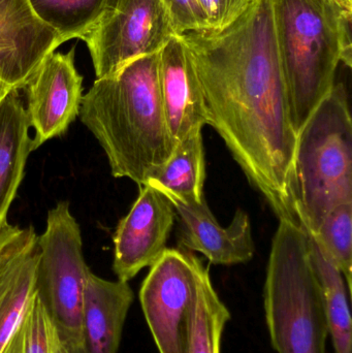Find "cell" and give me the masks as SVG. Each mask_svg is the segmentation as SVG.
<instances>
[{
  "label": "cell",
  "mask_w": 352,
  "mask_h": 353,
  "mask_svg": "<svg viewBox=\"0 0 352 353\" xmlns=\"http://www.w3.org/2000/svg\"><path fill=\"white\" fill-rule=\"evenodd\" d=\"M176 34L161 0H107L82 37L96 79L107 78L142 56L158 53Z\"/></svg>",
  "instance_id": "8"
},
{
  "label": "cell",
  "mask_w": 352,
  "mask_h": 353,
  "mask_svg": "<svg viewBox=\"0 0 352 353\" xmlns=\"http://www.w3.org/2000/svg\"><path fill=\"white\" fill-rule=\"evenodd\" d=\"M10 90V88H8V87L6 86V84H3V83L0 82V101H2V99L6 97V93Z\"/></svg>",
  "instance_id": "28"
},
{
  "label": "cell",
  "mask_w": 352,
  "mask_h": 353,
  "mask_svg": "<svg viewBox=\"0 0 352 353\" xmlns=\"http://www.w3.org/2000/svg\"><path fill=\"white\" fill-rule=\"evenodd\" d=\"M134 294L128 282L89 272L81 311L83 353H117Z\"/></svg>",
  "instance_id": "15"
},
{
  "label": "cell",
  "mask_w": 352,
  "mask_h": 353,
  "mask_svg": "<svg viewBox=\"0 0 352 353\" xmlns=\"http://www.w3.org/2000/svg\"><path fill=\"white\" fill-rule=\"evenodd\" d=\"M19 89H10L0 101V234L8 225V214L24 176L32 151L28 116Z\"/></svg>",
  "instance_id": "16"
},
{
  "label": "cell",
  "mask_w": 352,
  "mask_h": 353,
  "mask_svg": "<svg viewBox=\"0 0 352 353\" xmlns=\"http://www.w3.org/2000/svg\"><path fill=\"white\" fill-rule=\"evenodd\" d=\"M180 37L200 82L208 125L218 132L279 220L303 228L295 176L298 134L272 0H256L220 30Z\"/></svg>",
  "instance_id": "1"
},
{
  "label": "cell",
  "mask_w": 352,
  "mask_h": 353,
  "mask_svg": "<svg viewBox=\"0 0 352 353\" xmlns=\"http://www.w3.org/2000/svg\"><path fill=\"white\" fill-rule=\"evenodd\" d=\"M43 23L59 35L61 43L82 39L95 24L107 0H28Z\"/></svg>",
  "instance_id": "20"
},
{
  "label": "cell",
  "mask_w": 352,
  "mask_h": 353,
  "mask_svg": "<svg viewBox=\"0 0 352 353\" xmlns=\"http://www.w3.org/2000/svg\"><path fill=\"white\" fill-rule=\"evenodd\" d=\"M206 178L202 130L178 143L165 165L147 184L156 188L172 203H200L204 201Z\"/></svg>",
  "instance_id": "17"
},
{
  "label": "cell",
  "mask_w": 352,
  "mask_h": 353,
  "mask_svg": "<svg viewBox=\"0 0 352 353\" xmlns=\"http://www.w3.org/2000/svg\"><path fill=\"white\" fill-rule=\"evenodd\" d=\"M256 0H198L208 20L209 30H220L237 20Z\"/></svg>",
  "instance_id": "24"
},
{
  "label": "cell",
  "mask_w": 352,
  "mask_h": 353,
  "mask_svg": "<svg viewBox=\"0 0 352 353\" xmlns=\"http://www.w3.org/2000/svg\"><path fill=\"white\" fill-rule=\"evenodd\" d=\"M159 53L96 79L83 95L79 114L105 151L112 175L140 187L156 175L177 146L163 110Z\"/></svg>",
  "instance_id": "2"
},
{
  "label": "cell",
  "mask_w": 352,
  "mask_h": 353,
  "mask_svg": "<svg viewBox=\"0 0 352 353\" xmlns=\"http://www.w3.org/2000/svg\"><path fill=\"white\" fill-rule=\"evenodd\" d=\"M209 270L183 249L167 248L140 290L141 306L159 353H185L198 290Z\"/></svg>",
  "instance_id": "7"
},
{
  "label": "cell",
  "mask_w": 352,
  "mask_h": 353,
  "mask_svg": "<svg viewBox=\"0 0 352 353\" xmlns=\"http://www.w3.org/2000/svg\"><path fill=\"white\" fill-rule=\"evenodd\" d=\"M340 270L351 290L352 276V203L335 208L318 230L309 234Z\"/></svg>",
  "instance_id": "21"
},
{
  "label": "cell",
  "mask_w": 352,
  "mask_h": 353,
  "mask_svg": "<svg viewBox=\"0 0 352 353\" xmlns=\"http://www.w3.org/2000/svg\"><path fill=\"white\" fill-rule=\"evenodd\" d=\"M173 203L151 185L141 186L130 211L114 234V273L128 282L143 269L154 265L167 250L175 220Z\"/></svg>",
  "instance_id": "10"
},
{
  "label": "cell",
  "mask_w": 352,
  "mask_h": 353,
  "mask_svg": "<svg viewBox=\"0 0 352 353\" xmlns=\"http://www.w3.org/2000/svg\"><path fill=\"white\" fill-rule=\"evenodd\" d=\"M62 43L35 14L28 0H0V82L24 88L43 60Z\"/></svg>",
  "instance_id": "11"
},
{
  "label": "cell",
  "mask_w": 352,
  "mask_h": 353,
  "mask_svg": "<svg viewBox=\"0 0 352 353\" xmlns=\"http://www.w3.org/2000/svg\"><path fill=\"white\" fill-rule=\"evenodd\" d=\"M161 99L176 144L208 125L206 105L187 48L174 35L159 53Z\"/></svg>",
  "instance_id": "13"
},
{
  "label": "cell",
  "mask_w": 352,
  "mask_h": 353,
  "mask_svg": "<svg viewBox=\"0 0 352 353\" xmlns=\"http://www.w3.org/2000/svg\"><path fill=\"white\" fill-rule=\"evenodd\" d=\"M167 8L176 34L209 30L206 14L198 0H161Z\"/></svg>",
  "instance_id": "23"
},
{
  "label": "cell",
  "mask_w": 352,
  "mask_h": 353,
  "mask_svg": "<svg viewBox=\"0 0 352 353\" xmlns=\"http://www.w3.org/2000/svg\"><path fill=\"white\" fill-rule=\"evenodd\" d=\"M309 236L310 259L322 292L328 319L329 335L332 338L335 353H351L352 321L347 285L340 270L327 256L313 238Z\"/></svg>",
  "instance_id": "18"
},
{
  "label": "cell",
  "mask_w": 352,
  "mask_h": 353,
  "mask_svg": "<svg viewBox=\"0 0 352 353\" xmlns=\"http://www.w3.org/2000/svg\"><path fill=\"white\" fill-rule=\"evenodd\" d=\"M19 353H55L58 333L35 294L18 331Z\"/></svg>",
  "instance_id": "22"
},
{
  "label": "cell",
  "mask_w": 352,
  "mask_h": 353,
  "mask_svg": "<svg viewBox=\"0 0 352 353\" xmlns=\"http://www.w3.org/2000/svg\"><path fill=\"white\" fill-rule=\"evenodd\" d=\"M4 353H19L18 332H17V334L16 335H14V337L12 338V342H10V345H8V347L6 348V352Z\"/></svg>",
  "instance_id": "26"
},
{
  "label": "cell",
  "mask_w": 352,
  "mask_h": 353,
  "mask_svg": "<svg viewBox=\"0 0 352 353\" xmlns=\"http://www.w3.org/2000/svg\"><path fill=\"white\" fill-rule=\"evenodd\" d=\"M55 353H83L82 348L74 345L70 342L60 339L58 336L57 345H56Z\"/></svg>",
  "instance_id": "25"
},
{
  "label": "cell",
  "mask_w": 352,
  "mask_h": 353,
  "mask_svg": "<svg viewBox=\"0 0 352 353\" xmlns=\"http://www.w3.org/2000/svg\"><path fill=\"white\" fill-rule=\"evenodd\" d=\"M74 49L52 53L22 90L29 125L35 130L33 148L63 136L80 114L83 77L74 63Z\"/></svg>",
  "instance_id": "9"
},
{
  "label": "cell",
  "mask_w": 352,
  "mask_h": 353,
  "mask_svg": "<svg viewBox=\"0 0 352 353\" xmlns=\"http://www.w3.org/2000/svg\"><path fill=\"white\" fill-rule=\"evenodd\" d=\"M37 238L32 226L10 224L0 234V353L6 352L35 296Z\"/></svg>",
  "instance_id": "12"
},
{
  "label": "cell",
  "mask_w": 352,
  "mask_h": 353,
  "mask_svg": "<svg viewBox=\"0 0 352 353\" xmlns=\"http://www.w3.org/2000/svg\"><path fill=\"white\" fill-rule=\"evenodd\" d=\"M343 8L352 14V0H337Z\"/></svg>",
  "instance_id": "27"
},
{
  "label": "cell",
  "mask_w": 352,
  "mask_h": 353,
  "mask_svg": "<svg viewBox=\"0 0 352 353\" xmlns=\"http://www.w3.org/2000/svg\"><path fill=\"white\" fill-rule=\"evenodd\" d=\"M231 313L217 294L210 274L203 278L198 290L185 353H220L221 337Z\"/></svg>",
  "instance_id": "19"
},
{
  "label": "cell",
  "mask_w": 352,
  "mask_h": 353,
  "mask_svg": "<svg viewBox=\"0 0 352 353\" xmlns=\"http://www.w3.org/2000/svg\"><path fill=\"white\" fill-rule=\"evenodd\" d=\"M37 246L35 294L60 339L81 347L83 294L91 270L83 254L80 225L70 213L68 201H60L50 210Z\"/></svg>",
  "instance_id": "6"
},
{
  "label": "cell",
  "mask_w": 352,
  "mask_h": 353,
  "mask_svg": "<svg viewBox=\"0 0 352 353\" xmlns=\"http://www.w3.org/2000/svg\"><path fill=\"white\" fill-rule=\"evenodd\" d=\"M281 68L297 134L351 66V12L337 0H272Z\"/></svg>",
  "instance_id": "3"
},
{
  "label": "cell",
  "mask_w": 352,
  "mask_h": 353,
  "mask_svg": "<svg viewBox=\"0 0 352 353\" xmlns=\"http://www.w3.org/2000/svg\"><path fill=\"white\" fill-rule=\"evenodd\" d=\"M265 284L271 343L278 353H326L328 319L305 228L279 220Z\"/></svg>",
  "instance_id": "4"
},
{
  "label": "cell",
  "mask_w": 352,
  "mask_h": 353,
  "mask_svg": "<svg viewBox=\"0 0 352 353\" xmlns=\"http://www.w3.org/2000/svg\"><path fill=\"white\" fill-rule=\"evenodd\" d=\"M295 176L302 224L314 234L338 205L352 203V121L342 83L298 134Z\"/></svg>",
  "instance_id": "5"
},
{
  "label": "cell",
  "mask_w": 352,
  "mask_h": 353,
  "mask_svg": "<svg viewBox=\"0 0 352 353\" xmlns=\"http://www.w3.org/2000/svg\"><path fill=\"white\" fill-rule=\"evenodd\" d=\"M173 205L179 216L180 244L184 250L202 253L214 265H231L251 261L256 247L245 211L237 210L231 224L222 228L205 199L200 203Z\"/></svg>",
  "instance_id": "14"
}]
</instances>
